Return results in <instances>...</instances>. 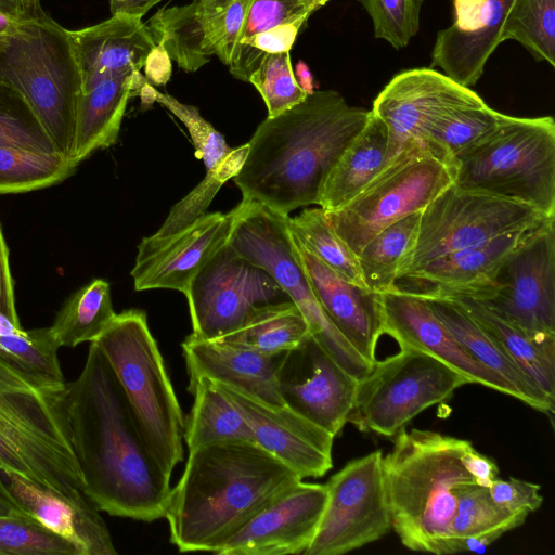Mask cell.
Wrapping results in <instances>:
<instances>
[{"mask_svg":"<svg viewBox=\"0 0 555 555\" xmlns=\"http://www.w3.org/2000/svg\"><path fill=\"white\" fill-rule=\"evenodd\" d=\"M64 410L83 493L112 516L165 518L171 486L142 435L107 359L91 341L83 367L66 383Z\"/></svg>","mask_w":555,"mask_h":555,"instance_id":"obj_1","label":"cell"},{"mask_svg":"<svg viewBox=\"0 0 555 555\" xmlns=\"http://www.w3.org/2000/svg\"><path fill=\"white\" fill-rule=\"evenodd\" d=\"M371 111L351 106L334 90H314L299 104L267 117L248 142L233 178L243 198L289 216L317 204L323 182Z\"/></svg>","mask_w":555,"mask_h":555,"instance_id":"obj_2","label":"cell"},{"mask_svg":"<svg viewBox=\"0 0 555 555\" xmlns=\"http://www.w3.org/2000/svg\"><path fill=\"white\" fill-rule=\"evenodd\" d=\"M302 479L256 442L197 447L171 489L165 518L180 552H212Z\"/></svg>","mask_w":555,"mask_h":555,"instance_id":"obj_3","label":"cell"},{"mask_svg":"<svg viewBox=\"0 0 555 555\" xmlns=\"http://www.w3.org/2000/svg\"><path fill=\"white\" fill-rule=\"evenodd\" d=\"M383 457L392 529L411 551L454 554L452 522L459 498L498 478L493 460L470 441L424 429H403Z\"/></svg>","mask_w":555,"mask_h":555,"instance_id":"obj_4","label":"cell"},{"mask_svg":"<svg viewBox=\"0 0 555 555\" xmlns=\"http://www.w3.org/2000/svg\"><path fill=\"white\" fill-rule=\"evenodd\" d=\"M66 383L36 376L0 356V470L82 502L83 480L64 410Z\"/></svg>","mask_w":555,"mask_h":555,"instance_id":"obj_5","label":"cell"},{"mask_svg":"<svg viewBox=\"0 0 555 555\" xmlns=\"http://www.w3.org/2000/svg\"><path fill=\"white\" fill-rule=\"evenodd\" d=\"M0 81L16 90L70 159L81 78L70 30L41 8L0 40Z\"/></svg>","mask_w":555,"mask_h":555,"instance_id":"obj_6","label":"cell"},{"mask_svg":"<svg viewBox=\"0 0 555 555\" xmlns=\"http://www.w3.org/2000/svg\"><path fill=\"white\" fill-rule=\"evenodd\" d=\"M453 184L525 203L555 218V121L504 114L499 126L457 155Z\"/></svg>","mask_w":555,"mask_h":555,"instance_id":"obj_7","label":"cell"},{"mask_svg":"<svg viewBox=\"0 0 555 555\" xmlns=\"http://www.w3.org/2000/svg\"><path fill=\"white\" fill-rule=\"evenodd\" d=\"M93 343L112 366L150 451L171 476L183 460L184 416L145 312L116 314Z\"/></svg>","mask_w":555,"mask_h":555,"instance_id":"obj_8","label":"cell"},{"mask_svg":"<svg viewBox=\"0 0 555 555\" xmlns=\"http://www.w3.org/2000/svg\"><path fill=\"white\" fill-rule=\"evenodd\" d=\"M235 209L229 244L278 282L301 311L310 335L345 371L356 379H362L372 364L339 333L314 296L288 227V216L246 199H242Z\"/></svg>","mask_w":555,"mask_h":555,"instance_id":"obj_9","label":"cell"},{"mask_svg":"<svg viewBox=\"0 0 555 555\" xmlns=\"http://www.w3.org/2000/svg\"><path fill=\"white\" fill-rule=\"evenodd\" d=\"M454 181V167L421 145L392 158L348 204L325 211L344 243L358 256L380 231L422 211Z\"/></svg>","mask_w":555,"mask_h":555,"instance_id":"obj_10","label":"cell"},{"mask_svg":"<svg viewBox=\"0 0 555 555\" xmlns=\"http://www.w3.org/2000/svg\"><path fill=\"white\" fill-rule=\"evenodd\" d=\"M468 379L437 358L413 348L375 361L358 382L347 422L360 430L397 436L430 405L449 399Z\"/></svg>","mask_w":555,"mask_h":555,"instance_id":"obj_11","label":"cell"},{"mask_svg":"<svg viewBox=\"0 0 555 555\" xmlns=\"http://www.w3.org/2000/svg\"><path fill=\"white\" fill-rule=\"evenodd\" d=\"M548 219L555 218L519 201L452 183L421 211L417 238L400 267L398 281L438 257L532 229Z\"/></svg>","mask_w":555,"mask_h":555,"instance_id":"obj_12","label":"cell"},{"mask_svg":"<svg viewBox=\"0 0 555 555\" xmlns=\"http://www.w3.org/2000/svg\"><path fill=\"white\" fill-rule=\"evenodd\" d=\"M194 338L214 340L241 328L260 308L291 301L278 282L225 244L193 279L185 296Z\"/></svg>","mask_w":555,"mask_h":555,"instance_id":"obj_13","label":"cell"},{"mask_svg":"<svg viewBox=\"0 0 555 555\" xmlns=\"http://www.w3.org/2000/svg\"><path fill=\"white\" fill-rule=\"evenodd\" d=\"M383 454L349 462L325 485L327 499L305 555H341L377 541L392 529Z\"/></svg>","mask_w":555,"mask_h":555,"instance_id":"obj_14","label":"cell"},{"mask_svg":"<svg viewBox=\"0 0 555 555\" xmlns=\"http://www.w3.org/2000/svg\"><path fill=\"white\" fill-rule=\"evenodd\" d=\"M478 300L529 335L555 339V219L525 233Z\"/></svg>","mask_w":555,"mask_h":555,"instance_id":"obj_15","label":"cell"},{"mask_svg":"<svg viewBox=\"0 0 555 555\" xmlns=\"http://www.w3.org/2000/svg\"><path fill=\"white\" fill-rule=\"evenodd\" d=\"M485 104L470 88L431 67L397 74L378 93L371 109L388 132L384 167L402 151L423 146L426 133L443 115Z\"/></svg>","mask_w":555,"mask_h":555,"instance_id":"obj_16","label":"cell"},{"mask_svg":"<svg viewBox=\"0 0 555 555\" xmlns=\"http://www.w3.org/2000/svg\"><path fill=\"white\" fill-rule=\"evenodd\" d=\"M358 382L311 335L286 351L276 373L284 405L334 437L347 423Z\"/></svg>","mask_w":555,"mask_h":555,"instance_id":"obj_17","label":"cell"},{"mask_svg":"<svg viewBox=\"0 0 555 555\" xmlns=\"http://www.w3.org/2000/svg\"><path fill=\"white\" fill-rule=\"evenodd\" d=\"M254 0H194L165 8L147 22L155 43L185 72H196L211 55L229 65L241 27Z\"/></svg>","mask_w":555,"mask_h":555,"instance_id":"obj_18","label":"cell"},{"mask_svg":"<svg viewBox=\"0 0 555 555\" xmlns=\"http://www.w3.org/2000/svg\"><path fill=\"white\" fill-rule=\"evenodd\" d=\"M235 217V207L204 214L173 234L143 237L130 272L135 291L168 288L186 296L193 279L229 243Z\"/></svg>","mask_w":555,"mask_h":555,"instance_id":"obj_19","label":"cell"},{"mask_svg":"<svg viewBox=\"0 0 555 555\" xmlns=\"http://www.w3.org/2000/svg\"><path fill=\"white\" fill-rule=\"evenodd\" d=\"M326 499L325 485L301 480L263 506L216 554H304L315 534Z\"/></svg>","mask_w":555,"mask_h":555,"instance_id":"obj_20","label":"cell"},{"mask_svg":"<svg viewBox=\"0 0 555 555\" xmlns=\"http://www.w3.org/2000/svg\"><path fill=\"white\" fill-rule=\"evenodd\" d=\"M383 334L400 347L424 351L465 376L469 384H480L518 399L516 389L503 377L476 361L453 337L425 299L395 287L378 294Z\"/></svg>","mask_w":555,"mask_h":555,"instance_id":"obj_21","label":"cell"},{"mask_svg":"<svg viewBox=\"0 0 555 555\" xmlns=\"http://www.w3.org/2000/svg\"><path fill=\"white\" fill-rule=\"evenodd\" d=\"M215 383L241 411L254 441L301 479L322 477L332 468L333 435L286 405H270Z\"/></svg>","mask_w":555,"mask_h":555,"instance_id":"obj_22","label":"cell"},{"mask_svg":"<svg viewBox=\"0 0 555 555\" xmlns=\"http://www.w3.org/2000/svg\"><path fill=\"white\" fill-rule=\"evenodd\" d=\"M293 240L308 282L325 314L357 352L373 365L376 345L383 335L378 294L347 281L294 235Z\"/></svg>","mask_w":555,"mask_h":555,"instance_id":"obj_23","label":"cell"},{"mask_svg":"<svg viewBox=\"0 0 555 555\" xmlns=\"http://www.w3.org/2000/svg\"><path fill=\"white\" fill-rule=\"evenodd\" d=\"M527 231L509 232L438 257L400 279L409 281V286L399 288L424 296L459 294L485 298L494 286V279L503 261Z\"/></svg>","mask_w":555,"mask_h":555,"instance_id":"obj_24","label":"cell"},{"mask_svg":"<svg viewBox=\"0 0 555 555\" xmlns=\"http://www.w3.org/2000/svg\"><path fill=\"white\" fill-rule=\"evenodd\" d=\"M190 383L206 376L260 402L284 405L276 373L285 352L262 353L189 335L181 345Z\"/></svg>","mask_w":555,"mask_h":555,"instance_id":"obj_25","label":"cell"},{"mask_svg":"<svg viewBox=\"0 0 555 555\" xmlns=\"http://www.w3.org/2000/svg\"><path fill=\"white\" fill-rule=\"evenodd\" d=\"M0 476L20 507L46 528L70 542L78 555H116L99 509L89 501L74 502L12 472Z\"/></svg>","mask_w":555,"mask_h":555,"instance_id":"obj_26","label":"cell"},{"mask_svg":"<svg viewBox=\"0 0 555 555\" xmlns=\"http://www.w3.org/2000/svg\"><path fill=\"white\" fill-rule=\"evenodd\" d=\"M81 78V92L111 74L140 69L156 44L142 16L115 13L108 20L70 30Z\"/></svg>","mask_w":555,"mask_h":555,"instance_id":"obj_27","label":"cell"},{"mask_svg":"<svg viewBox=\"0 0 555 555\" xmlns=\"http://www.w3.org/2000/svg\"><path fill=\"white\" fill-rule=\"evenodd\" d=\"M145 81L140 69L132 68L111 74L80 93L70 156L74 164L116 142L128 101L139 95Z\"/></svg>","mask_w":555,"mask_h":555,"instance_id":"obj_28","label":"cell"},{"mask_svg":"<svg viewBox=\"0 0 555 555\" xmlns=\"http://www.w3.org/2000/svg\"><path fill=\"white\" fill-rule=\"evenodd\" d=\"M514 0H483L473 31L452 25L437 34L430 67L470 88L481 78L486 63L502 43L503 25Z\"/></svg>","mask_w":555,"mask_h":555,"instance_id":"obj_29","label":"cell"},{"mask_svg":"<svg viewBox=\"0 0 555 555\" xmlns=\"http://www.w3.org/2000/svg\"><path fill=\"white\" fill-rule=\"evenodd\" d=\"M420 296L425 299L453 337L476 361L503 377L516 389L518 400L550 416L553 415L554 400L514 363L457 302L443 297Z\"/></svg>","mask_w":555,"mask_h":555,"instance_id":"obj_30","label":"cell"},{"mask_svg":"<svg viewBox=\"0 0 555 555\" xmlns=\"http://www.w3.org/2000/svg\"><path fill=\"white\" fill-rule=\"evenodd\" d=\"M387 145V128L371 111L363 129L346 146L327 173L318 205L325 211H333L354 198L383 169Z\"/></svg>","mask_w":555,"mask_h":555,"instance_id":"obj_31","label":"cell"},{"mask_svg":"<svg viewBox=\"0 0 555 555\" xmlns=\"http://www.w3.org/2000/svg\"><path fill=\"white\" fill-rule=\"evenodd\" d=\"M443 298L457 302L545 395L555 399V339L529 335L474 297L457 294Z\"/></svg>","mask_w":555,"mask_h":555,"instance_id":"obj_32","label":"cell"},{"mask_svg":"<svg viewBox=\"0 0 555 555\" xmlns=\"http://www.w3.org/2000/svg\"><path fill=\"white\" fill-rule=\"evenodd\" d=\"M194 401L184 418L183 440L189 450L215 443L254 441L245 417L229 397L206 377L189 384Z\"/></svg>","mask_w":555,"mask_h":555,"instance_id":"obj_33","label":"cell"},{"mask_svg":"<svg viewBox=\"0 0 555 555\" xmlns=\"http://www.w3.org/2000/svg\"><path fill=\"white\" fill-rule=\"evenodd\" d=\"M116 314L109 284L103 279H94L65 301L49 332L60 348H73L93 341Z\"/></svg>","mask_w":555,"mask_h":555,"instance_id":"obj_34","label":"cell"},{"mask_svg":"<svg viewBox=\"0 0 555 555\" xmlns=\"http://www.w3.org/2000/svg\"><path fill=\"white\" fill-rule=\"evenodd\" d=\"M309 335L305 317L291 300L258 309L241 328L216 340L273 354L295 348Z\"/></svg>","mask_w":555,"mask_h":555,"instance_id":"obj_35","label":"cell"},{"mask_svg":"<svg viewBox=\"0 0 555 555\" xmlns=\"http://www.w3.org/2000/svg\"><path fill=\"white\" fill-rule=\"evenodd\" d=\"M421 211L409 215L376 234L359 253L366 288L380 294L396 287L400 267L415 245Z\"/></svg>","mask_w":555,"mask_h":555,"instance_id":"obj_36","label":"cell"},{"mask_svg":"<svg viewBox=\"0 0 555 555\" xmlns=\"http://www.w3.org/2000/svg\"><path fill=\"white\" fill-rule=\"evenodd\" d=\"M504 114L487 104L452 111L440 117L428 130L423 147L438 159H453L495 129Z\"/></svg>","mask_w":555,"mask_h":555,"instance_id":"obj_37","label":"cell"},{"mask_svg":"<svg viewBox=\"0 0 555 555\" xmlns=\"http://www.w3.org/2000/svg\"><path fill=\"white\" fill-rule=\"evenodd\" d=\"M292 234L318 259L347 281L366 288L357 255L337 235L323 208H308L288 216Z\"/></svg>","mask_w":555,"mask_h":555,"instance_id":"obj_38","label":"cell"},{"mask_svg":"<svg viewBox=\"0 0 555 555\" xmlns=\"http://www.w3.org/2000/svg\"><path fill=\"white\" fill-rule=\"evenodd\" d=\"M77 165L61 153H35L0 144V195L43 189L73 175Z\"/></svg>","mask_w":555,"mask_h":555,"instance_id":"obj_39","label":"cell"},{"mask_svg":"<svg viewBox=\"0 0 555 555\" xmlns=\"http://www.w3.org/2000/svg\"><path fill=\"white\" fill-rule=\"evenodd\" d=\"M515 40L537 61L555 66V0H514L502 30V42Z\"/></svg>","mask_w":555,"mask_h":555,"instance_id":"obj_40","label":"cell"},{"mask_svg":"<svg viewBox=\"0 0 555 555\" xmlns=\"http://www.w3.org/2000/svg\"><path fill=\"white\" fill-rule=\"evenodd\" d=\"M529 513H511L500 507L486 486L468 487L461 493L452 522L454 554L461 540L490 532L505 533L521 526Z\"/></svg>","mask_w":555,"mask_h":555,"instance_id":"obj_41","label":"cell"},{"mask_svg":"<svg viewBox=\"0 0 555 555\" xmlns=\"http://www.w3.org/2000/svg\"><path fill=\"white\" fill-rule=\"evenodd\" d=\"M248 153V143L232 149L222 162L180 202L171 207L164 223L155 233L158 236L179 232L206 214L217 192L241 170Z\"/></svg>","mask_w":555,"mask_h":555,"instance_id":"obj_42","label":"cell"},{"mask_svg":"<svg viewBox=\"0 0 555 555\" xmlns=\"http://www.w3.org/2000/svg\"><path fill=\"white\" fill-rule=\"evenodd\" d=\"M0 144L35 153L57 152L26 100L1 81Z\"/></svg>","mask_w":555,"mask_h":555,"instance_id":"obj_43","label":"cell"},{"mask_svg":"<svg viewBox=\"0 0 555 555\" xmlns=\"http://www.w3.org/2000/svg\"><path fill=\"white\" fill-rule=\"evenodd\" d=\"M0 555H78L76 547L28 513L0 516Z\"/></svg>","mask_w":555,"mask_h":555,"instance_id":"obj_44","label":"cell"},{"mask_svg":"<svg viewBox=\"0 0 555 555\" xmlns=\"http://www.w3.org/2000/svg\"><path fill=\"white\" fill-rule=\"evenodd\" d=\"M262 96L268 117H275L302 102L308 95L297 83L289 51L266 54L249 76Z\"/></svg>","mask_w":555,"mask_h":555,"instance_id":"obj_45","label":"cell"},{"mask_svg":"<svg viewBox=\"0 0 555 555\" xmlns=\"http://www.w3.org/2000/svg\"><path fill=\"white\" fill-rule=\"evenodd\" d=\"M369 14L374 37L395 49L406 47L420 28L425 0H359Z\"/></svg>","mask_w":555,"mask_h":555,"instance_id":"obj_46","label":"cell"},{"mask_svg":"<svg viewBox=\"0 0 555 555\" xmlns=\"http://www.w3.org/2000/svg\"><path fill=\"white\" fill-rule=\"evenodd\" d=\"M155 102L166 107L186 127L195 156L204 162L206 171L216 168L231 152L223 135L201 116L197 107L181 103L158 90L155 91Z\"/></svg>","mask_w":555,"mask_h":555,"instance_id":"obj_47","label":"cell"},{"mask_svg":"<svg viewBox=\"0 0 555 555\" xmlns=\"http://www.w3.org/2000/svg\"><path fill=\"white\" fill-rule=\"evenodd\" d=\"M488 489L492 500L511 513H531L540 508L543 502L539 485L513 477L507 480L495 478Z\"/></svg>","mask_w":555,"mask_h":555,"instance_id":"obj_48","label":"cell"},{"mask_svg":"<svg viewBox=\"0 0 555 555\" xmlns=\"http://www.w3.org/2000/svg\"><path fill=\"white\" fill-rule=\"evenodd\" d=\"M0 313L21 326L14 296L13 279L9 263V249L0 225Z\"/></svg>","mask_w":555,"mask_h":555,"instance_id":"obj_49","label":"cell"},{"mask_svg":"<svg viewBox=\"0 0 555 555\" xmlns=\"http://www.w3.org/2000/svg\"><path fill=\"white\" fill-rule=\"evenodd\" d=\"M144 77L153 86H164L171 77V57L163 43H156L145 57Z\"/></svg>","mask_w":555,"mask_h":555,"instance_id":"obj_50","label":"cell"},{"mask_svg":"<svg viewBox=\"0 0 555 555\" xmlns=\"http://www.w3.org/2000/svg\"><path fill=\"white\" fill-rule=\"evenodd\" d=\"M40 7L37 0H0V9L18 17L33 15Z\"/></svg>","mask_w":555,"mask_h":555,"instance_id":"obj_51","label":"cell"},{"mask_svg":"<svg viewBox=\"0 0 555 555\" xmlns=\"http://www.w3.org/2000/svg\"><path fill=\"white\" fill-rule=\"evenodd\" d=\"M162 0H128L119 5L112 14L124 12L143 16L152 7Z\"/></svg>","mask_w":555,"mask_h":555,"instance_id":"obj_52","label":"cell"},{"mask_svg":"<svg viewBox=\"0 0 555 555\" xmlns=\"http://www.w3.org/2000/svg\"><path fill=\"white\" fill-rule=\"evenodd\" d=\"M22 512L24 511L12 498L9 489L0 476V516H9Z\"/></svg>","mask_w":555,"mask_h":555,"instance_id":"obj_53","label":"cell"},{"mask_svg":"<svg viewBox=\"0 0 555 555\" xmlns=\"http://www.w3.org/2000/svg\"><path fill=\"white\" fill-rule=\"evenodd\" d=\"M295 79L298 86L307 93L311 94L314 91L313 76L309 67L302 61H299L295 66Z\"/></svg>","mask_w":555,"mask_h":555,"instance_id":"obj_54","label":"cell"},{"mask_svg":"<svg viewBox=\"0 0 555 555\" xmlns=\"http://www.w3.org/2000/svg\"><path fill=\"white\" fill-rule=\"evenodd\" d=\"M23 18L0 9V40L14 34Z\"/></svg>","mask_w":555,"mask_h":555,"instance_id":"obj_55","label":"cell"},{"mask_svg":"<svg viewBox=\"0 0 555 555\" xmlns=\"http://www.w3.org/2000/svg\"><path fill=\"white\" fill-rule=\"evenodd\" d=\"M156 89L147 80L141 88L139 95L141 98L142 107H149L155 102Z\"/></svg>","mask_w":555,"mask_h":555,"instance_id":"obj_56","label":"cell"},{"mask_svg":"<svg viewBox=\"0 0 555 555\" xmlns=\"http://www.w3.org/2000/svg\"><path fill=\"white\" fill-rule=\"evenodd\" d=\"M128 0H109L111 12L113 13L119 5Z\"/></svg>","mask_w":555,"mask_h":555,"instance_id":"obj_57","label":"cell"},{"mask_svg":"<svg viewBox=\"0 0 555 555\" xmlns=\"http://www.w3.org/2000/svg\"><path fill=\"white\" fill-rule=\"evenodd\" d=\"M37 1H39V0H37Z\"/></svg>","mask_w":555,"mask_h":555,"instance_id":"obj_58","label":"cell"}]
</instances>
